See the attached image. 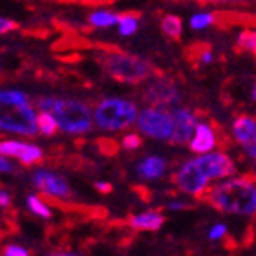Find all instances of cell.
I'll use <instances>...</instances> for the list:
<instances>
[{"mask_svg":"<svg viewBox=\"0 0 256 256\" xmlns=\"http://www.w3.org/2000/svg\"><path fill=\"white\" fill-rule=\"evenodd\" d=\"M238 174L234 158L225 150L192 154L172 172V185L187 198H205L208 188L220 180Z\"/></svg>","mask_w":256,"mask_h":256,"instance_id":"1","label":"cell"},{"mask_svg":"<svg viewBox=\"0 0 256 256\" xmlns=\"http://www.w3.org/2000/svg\"><path fill=\"white\" fill-rule=\"evenodd\" d=\"M218 212L236 218L256 216V180L251 176L234 174L220 180L208 188L203 198Z\"/></svg>","mask_w":256,"mask_h":256,"instance_id":"2","label":"cell"},{"mask_svg":"<svg viewBox=\"0 0 256 256\" xmlns=\"http://www.w3.org/2000/svg\"><path fill=\"white\" fill-rule=\"evenodd\" d=\"M38 108L26 92L18 88L0 90V132L8 136H38Z\"/></svg>","mask_w":256,"mask_h":256,"instance_id":"3","label":"cell"},{"mask_svg":"<svg viewBox=\"0 0 256 256\" xmlns=\"http://www.w3.org/2000/svg\"><path fill=\"white\" fill-rule=\"evenodd\" d=\"M35 104L38 110H48L54 114L59 123V132L64 136H86L96 128L94 106L82 99L44 96L38 97Z\"/></svg>","mask_w":256,"mask_h":256,"instance_id":"4","label":"cell"},{"mask_svg":"<svg viewBox=\"0 0 256 256\" xmlns=\"http://www.w3.org/2000/svg\"><path fill=\"white\" fill-rule=\"evenodd\" d=\"M99 66L110 79L123 84H143L154 75V66L141 55L119 50H104L97 57Z\"/></svg>","mask_w":256,"mask_h":256,"instance_id":"5","label":"cell"},{"mask_svg":"<svg viewBox=\"0 0 256 256\" xmlns=\"http://www.w3.org/2000/svg\"><path fill=\"white\" fill-rule=\"evenodd\" d=\"M139 104L128 97H102L94 104V124L99 132L123 134L136 126Z\"/></svg>","mask_w":256,"mask_h":256,"instance_id":"6","label":"cell"},{"mask_svg":"<svg viewBox=\"0 0 256 256\" xmlns=\"http://www.w3.org/2000/svg\"><path fill=\"white\" fill-rule=\"evenodd\" d=\"M138 130L144 139L156 141V143H170L172 130V110L165 106H154V104H144L138 114L136 121Z\"/></svg>","mask_w":256,"mask_h":256,"instance_id":"7","label":"cell"},{"mask_svg":"<svg viewBox=\"0 0 256 256\" xmlns=\"http://www.w3.org/2000/svg\"><path fill=\"white\" fill-rule=\"evenodd\" d=\"M141 99H143L144 104L174 108V106H178V104H182L183 94H182L180 84H178L172 77L154 74L148 80L143 82Z\"/></svg>","mask_w":256,"mask_h":256,"instance_id":"8","label":"cell"},{"mask_svg":"<svg viewBox=\"0 0 256 256\" xmlns=\"http://www.w3.org/2000/svg\"><path fill=\"white\" fill-rule=\"evenodd\" d=\"M30 180H32L33 188L38 194H42L44 198H50V200H55V202H70L75 196L74 188L66 180V176H62L57 170L46 168V166L35 168Z\"/></svg>","mask_w":256,"mask_h":256,"instance_id":"9","label":"cell"},{"mask_svg":"<svg viewBox=\"0 0 256 256\" xmlns=\"http://www.w3.org/2000/svg\"><path fill=\"white\" fill-rule=\"evenodd\" d=\"M0 152L11 160L18 161L24 166L38 165L44 160V150L33 141L18 138H2L0 139Z\"/></svg>","mask_w":256,"mask_h":256,"instance_id":"10","label":"cell"},{"mask_svg":"<svg viewBox=\"0 0 256 256\" xmlns=\"http://www.w3.org/2000/svg\"><path fill=\"white\" fill-rule=\"evenodd\" d=\"M230 138L236 146H240L247 160H256V118L249 114L236 116L230 123Z\"/></svg>","mask_w":256,"mask_h":256,"instance_id":"11","label":"cell"},{"mask_svg":"<svg viewBox=\"0 0 256 256\" xmlns=\"http://www.w3.org/2000/svg\"><path fill=\"white\" fill-rule=\"evenodd\" d=\"M170 110H172V123H174L170 144H176V146L188 144V141L194 136V130H196L198 123H200V116L192 108L185 106V104H178V106L170 108Z\"/></svg>","mask_w":256,"mask_h":256,"instance_id":"12","label":"cell"},{"mask_svg":"<svg viewBox=\"0 0 256 256\" xmlns=\"http://www.w3.org/2000/svg\"><path fill=\"white\" fill-rule=\"evenodd\" d=\"M134 172H136V178L141 180V182H146V183L161 182V180H165L168 176L170 163H168L166 158H163L160 154H148L136 163Z\"/></svg>","mask_w":256,"mask_h":256,"instance_id":"13","label":"cell"},{"mask_svg":"<svg viewBox=\"0 0 256 256\" xmlns=\"http://www.w3.org/2000/svg\"><path fill=\"white\" fill-rule=\"evenodd\" d=\"M220 144V136L218 130L212 123L208 121H202L198 123L196 130H194V136L188 141V150L192 154H205V152H210V150H216Z\"/></svg>","mask_w":256,"mask_h":256,"instance_id":"14","label":"cell"},{"mask_svg":"<svg viewBox=\"0 0 256 256\" xmlns=\"http://www.w3.org/2000/svg\"><path fill=\"white\" fill-rule=\"evenodd\" d=\"M163 224H165V214L161 210H154V208L132 214L128 218V227L139 230V232H156L163 227Z\"/></svg>","mask_w":256,"mask_h":256,"instance_id":"15","label":"cell"},{"mask_svg":"<svg viewBox=\"0 0 256 256\" xmlns=\"http://www.w3.org/2000/svg\"><path fill=\"white\" fill-rule=\"evenodd\" d=\"M119 16H121V13L99 8V10H94L88 15V24L94 30H110V28H118Z\"/></svg>","mask_w":256,"mask_h":256,"instance_id":"16","label":"cell"},{"mask_svg":"<svg viewBox=\"0 0 256 256\" xmlns=\"http://www.w3.org/2000/svg\"><path fill=\"white\" fill-rule=\"evenodd\" d=\"M161 33L165 35L166 38H172V40H178V38L183 37V18L180 15H174V13H166V15L161 16L160 22Z\"/></svg>","mask_w":256,"mask_h":256,"instance_id":"17","label":"cell"},{"mask_svg":"<svg viewBox=\"0 0 256 256\" xmlns=\"http://www.w3.org/2000/svg\"><path fill=\"white\" fill-rule=\"evenodd\" d=\"M26 207L28 210L33 214V216H37V218H42V220H50L52 218V207H50V203L44 200V196H40L37 190L33 192V194H28L26 198Z\"/></svg>","mask_w":256,"mask_h":256,"instance_id":"18","label":"cell"},{"mask_svg":"<svg viewBox=\"0 0 256 256\" xmlns=\"http://www.w3.org/2000/svg\"><path fill=\"white\" fill-rule=\"evenodd\" d=\"M216 18L218 16L212 11H196L188 18V28L192 32H205V30H208V28H212L216 24Z\"/></svg>","mask_w":256,"mask_h":256,"instance_id":"19","label":"cell"},{"mask_svg":"<svg viewBox=\"0 0 256 256\" xmlns=\"http://www.w3.org/2000/svg\"><path fill=\"white\" fill-rule=\"evenodd\" d=\"M38 136H44V138H52L59 132V123L52 112L48 110H38Z\"/></svg>","mask_w":256,"mask_h":256,"instance_id":"20","label":"cell"},{"mask_svg":"<svg viewBox=\"0 0 256 256\" xmlns=\"http://www.w3.org/2000/svg\"><path fill=\"white\" fill-rule=\"evenodd\" d=\"M139 30V16L134 13H123L119 16L118 33L121 37H134Z\"/></svg>","mask_w":256,"mask_h":256,"instance_id":"21","label":"cell"},{"mask_svg":"<svg viewBox=\"0 0 256 256\" xmlns=\"http://www.w3.org/2000/svg\"><path fill=\"white\" fill-rule=\"evenodd\" d=\"M236 46L242 52H247L256 57V30H242L236 35Z\"/></svg>","mask_w":256,"mask_h":256,"instance_id":"22","label":"cell"},{"mask_svg":"<svg viewBox=\"0 0 256 256\" xmlns=\"http://www.w3.org/2000/svg\"><path fill=\"white\" fill-rule=\"evenodd\" d=\"M143 136L138 132V130H126V132H123V136H121V141H119V144H121V148L126 150V152H136V150H139L141 146H143Z\"/></svg>","mask_w":256,"mask_h":256,"instance_id":"23","label":"cell"},{"mask_svg":"<svg viewBox=\"0 0 256 256\" xmlns=\"http://www.w3.org/2000/svg\"><path fill=\"white\" fill-rule=\"evenodd\" d=\"M227 234H229V227H227V224H224V222H216V224L207 230V238L210 242H222L227 238Z\"/></svg>","mask_w":256,"mask_h":256,"instance_id":"24","label":"cell"},{"mask_svg":"<svg viewBox=\"0 0 256 256\" xmlns=\"http://www.w3.org/2000/svg\"><path fill=\"white\" fill-rule=\"evenodd\" d=\"M185 198H187V196H185ZM185 198H183V194H182V196L170 198V200L166 202L165 208H166V210H172V212H180V210H185V208L190 207V203H188Z\"/></svg>","mask_w":256,"mask_h":256,"instance_id":"25","label":"cell"},{"mask_svg":"<svg viewBox=\"0 0 256 256\" xmlns=\"http://www.w3.org/2000/svg\"><path fill=\"white\" fill-rule=\"evenodd\" d=\"M16 170L18 168L15 165V160H11V158L0 152V174L2 176H13V174H16Z\"/></svg>","mask_w":256,"mask_h":256,"instance_id":"26","label":"cell"},{"mask_svg":"<svg viewBox=\"0 0 256 256\" xmlns=\"http://www.w3.org/2000/svg\"><path fill=\"white\" fill-rule=\"evenodd\" d=\"M4 256H30V249L20 244H8L2 251Z\"/></svg>","mask_w":256,"mask_h":256,"instance_id":"27","label":"cell"},{"mask_svg":"<svg viewBox=\"0 0 256 256\" xmlns=\"http://www.w3.org/2000/svg\"><path fill=\"white\" fill-rule=\"evenodd\" d=\"M214 59H216V54H214L212 48H202L198 52V62L207 66V64H212Z\"/></svg>","mask_w":256,"mask_h":256,"instance_id":"28","label":"cell"},{"mask_svg":"<svg viewBox=\"0 0 256 256\" xmlns=\"http://www.w3.org/2000/svg\"><path fill=\"white\" fill-rule=\"evenodd\" d=\"M203 4H212V6H246L252 0H196Z\"/></svg>","mask_w":256,"mask_h":256,"instance_id":"29","label":"cell"},{"mask_svg":"<svg viewBox=\"0 0 256 256\" xmlns=\"http://www.w3.org/2000/svg\"><path fill=\"white\" fill-rule=\"evenodd\" d=\"M13 30H16V22L8 18V16L0 15V37L6 35V33H11Z\"/></svg>","mask_w":256,"mask_h":256,"instance_id":"30","label":"cell"},{"mask_svg":"<svg viewBox=\"0 0 256 256\" xmlns=\"http://www.w3.org/2000/svg\"><path fill=\"white\" fill-rule=\"evenodd\" d=\"M11 194L6 188H0V208H10L11 207Z\"/></svg>","mask_w":256,"mask_h":256,"instance_id":"31","label":"cell"},{"mask_svg":"<svg viewBox=\"0 0 256 256\" xmlns=\"http://www.w3.org/2000/svg\"><path fill=\"white\" fill-rule=\"evenodd\" d=\"M112 183L104 182V180H99V182H96V190L101 192V194H110L112 192Z\"/></svg>","mask_w":256,"mask_h":256,"instance_id":"32","label":"cell"},{"mask_svg":"<svg viewBox=\"0 0 256 256\" xmlns=\"http://www.w3.org/2000/svg\"><path fill=\"white\" fill-rule=\"evenodd\" d=\"M251 99L256 102V80L252 82V86H251Z\"/></svg>","mask_w":256,"mask_h":256,"instance_id":"33","label":"cell"},{"mask_svg":"<svg viewBox=\"0 0 256 256\" xmlns=\"http://www.w3.org/2000/svg\"><path fill=\"white\" fill-rule=\"evenodd\" d=\"M2 70H4V66H2V62H0V74H2Z\"/></svg>","mask_w":256,"mask_h":256,"instance_id":"34","label":"cell"},{"mask_svg":"<svg viewBox=\"0 0 256 256\" xmlns=\"http://www.w3.org/2000/svg\"><path fill=\"white\" fill-rule=\"evenodd\" d=\"M254 168H256V160H254Z\"/></svg>","mask_w":256,"mask_h":256,"instance_id":"35","label":"cell"}]
</instances>
